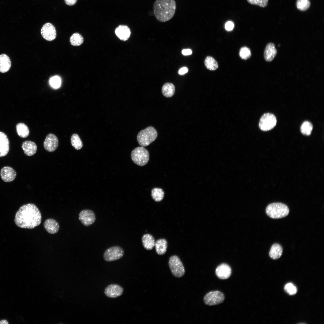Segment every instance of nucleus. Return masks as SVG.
<instances>
[{"label": "nucleus", "mask_w": 324, "mask_h": 324, "mask_svg": "<svg viewBox=\"0 0 324 324\" xmlns=\"http://www.w3.org/2000/svg\"><path fill=\"white\" fill-rule=\"evenodd\" d=\"M41 220L38 208L34 204L28 203L20 207L15 214L14 222L20 228L32 229L39 226Z\"/></svg>", "instance_id": "f257e3e1"}, {"label": "nucleus", "mask_w": 324, "mask_h": 324, "mask_svg": "<svg viewBox=\"0 0 324 324\" xmlns=\"http://www.w3.org/2000/svg\"><path fill=\"white\" fill-rule=\"evenodd\" d=\"M176 8L175 0H156L153 4L154 15L161 22L167 21L173 16Z\"/></svg>", "instance_id": "f03ea898"}, {"label": "nucleus", "mask_w": 324, "mask_h": 324, "mask_svg": "<svg viewBox=\"0 0 324 324\" xmlns=\"http://www.w3.org/2000/svg\"><path fill=\"white\" fill-rule=\"evenodd\" d=\"M266 213L271 218L278 219L287 216L289 213V210L286 205L280 202H275L267 206Z\"/></svg>", "instance_id": "7ed1b4c3"}, {"label": "nucleus", "mask_w": 324, "mask_h": 324, "mask_svg": "<svg viewBox=\"0 0 324 324\" xmlns=\"http://www.w3.org/2000/svg\"><path fill=\"white\" fill-rule=\"evenodd\" d=\"M157 136L158 133L155 128L149 126L139 132L137 136V140L140 146L145 147L154 141Z\"/></svg>", "instance_id": "20e7f679"}, {"label": "nucleus", "mask_w": 324, "mask_h": 324, "mask_svg": "<svg viewBox=\"0 0 324 324\" xmlns=\"http://www.w3.org/2000/svg\"><path fill=\"white\" fill-rule=\"evenodd\" d=\"M131 158L134 163L138 166H143L148 162L149 154L148 151L143 147H138L132 151Z\"/></svg>", "instance_id": "39448f33"}, {"label": "nucleus", "mask_w": 324, "mask_h": 324, "mask_svg": "<svg viewBox=\"0 0 324 324\" xmlns=\"http://www.w3.org/2000/svg\"><path fill=\"white\" fill-rule=\"evenodd\" d=\"M169 265L172 274L175 277L179 278L184 274L185 269L184 266L177 256L173 255L170 257Z\"/></svg>", "instance_id": "423d86ee"}, {"label": "nucleus", "mask_w": 324, "mask_h": 324, "mask_svg": "<svg viewBox=\"0 0 324 324\" xmlns=\"http://www.w3.org/2000/svg\"><path fill=\"white\" fill-rule=\"evenodd\" d=\"M277 119L275 116L270 113H266L261 118L259 126L261 130L267 131L272 129L276 125Z\"/></svg>", "instance_id": "0eeeda50"}, {"label": "nucleus", "mask_w": 324, "mask_h": 324, "mask_svg": "<svg viewBox=\"0 0 324 324\" xmlns=\"http://www.w3.org/2000/svg\"><path fill=\"white\" fill-rule=\"evenodd\" d=\"M225 299L224 294L219 291H212L208 293L204 298L205 304L212 306L222 303Z\"/></svg>", "instance_id": "6e6552de"}, {"label": "nucleus", "mask_w": 324, "mask_h": 324, "mask_svg": "<svg viewBox=\"0 0 324 324\" xmlns=\"http://www.w3.org/2000/svg\"><path fill=\"white\" fill-rule=\"evenodd\" d=\"M124 250L121 247L115 246L107 249L104 252L103 257L107 262L114 261L121 258L124 255Z\"/></svg>", "instance_id": "1a4fd4ad"}, {"label": "nucleus", "mask_w": 324, "mask_h": 324, "mask_svg": "<svg viewBox=\"0 0 324 324\" xmlns=\"http://www.w3.org/2000/svg\"><path fill=\"white\" fill-rule=\"evenodd\" d=\"M40 32L43 37L48 41H52L56 37V32L55 28L50 23L45 24L41 28Z\"/></svg>", "instance_id": "9d476101"}, {"label": "nucleus", "mask_w": 324, "mask_h": 324, "mask_svg": "<svg viewBox=\"0 0 324 324\" xmlns=\"http://www.w3.org/2000/svg\"><path fill=\"white\" fill-rule=\"evenodd\" d=\"M79 218L82 224L86 226L92 224L96 220L94 213L89 209L82 211L79 214Z\"/></svg>", "instance_id": "9b49d317"}, {"label": "nucleus", "mask_w": 324, "mask_h": 324, "mask_svg": "<svg viewBox=\"0 0 324 324\" xmlns=\"http://www.w3.org/2000/svg\"><path fill=\"white\" fill-rule=\"evenodd\" d=\"M58 141L57 137L54 134L50 133L46 136L44 142L45 149L49 152H53L57 148Z\"/></svg>", "instance_id": "f8f14e48"}, {"label": "nucleus", "mask_w": 324, "mask_h": 324, "mask_svg": "<svg viewBox=\"0 0 324 324\" xmlns=\"http://www.w3.org/2000/svg\"><path fill=\"white\" fill-rule=\"evenodd\" d=\"M123 292V289L120 286L117 284H111L108 285L105 289L104 294L107 297L115 298L121 296Z\"/></svg>", "instance_id": "ddd939ff"}, {"label": "nucleus", "mask_w": 324, "mask_h": 324, "mask_svg": "<svg viewBox=\"0 0 324 324\" xmlns=\"http://www.w3.org/2000/svg\"><path fill=\"white\" fill-rule=\"evenodd\" d=\"M232 270L230 266L226 263H222L218 266L215 270L216 276L220 279L225 280L231 276Z\"/></svg>", "instance_id": "4468645a"}, {"label": "nucleus", "mask_w": 324, "mask_h": 324, "mask_svg": "<svg viewBox=\"0 0 324 324\" xmlns=\"http://www.w3.org/2000/svg\"><path fill=\"white\" fill-rule=\"evenodd\" d=\"M16 171L12 168L8 166L3 167L0 171L2 179L5 182H10L13 181L16 177Z\"/></svg>", "instance_id": "2eb2a0df"}, {"label": "nucleus", "mask_w": 324, "mask_h": 324, "mask_svg": "<svg viewBox=\"0 0 324 324\" xmlns=\"http://www.w3.org/2000/svg\"><path fill=\"white\" fill-rule=\"evenodd\" d=\"M9 150V142L7 135L0 131V157L6 155Z\"/></svg>", "instance_id": "dca6fc26"}, {"label": "nucleus", "mask_w": 324, "mask_h": 324, "mask_svg": "<svg viewBox=\"0 0 324 324\" xmlns=\"http://www.w3.org/2000/svg\"><path fill=\"white\" fill-rule=\"evenodd\" d=\"M116 36L121 40L125 41L129 38L131 32L129 28L126 25H120L115 30Z\"/></svg>", "instance_id": "f3484780"}, {"label": "nucleus", "mask_w": 324, "mask_h": 324, "mask_svg": "<svg viewBox=\"0 0 324 324\" xmlns=\"http://www.w3.org/2000/svg\"><path fill=\"white\" fill-rule=\"evenodd\" d=\"M277 53V50L274 44L271 43H268L266 46L264 53L265 60L268 62L272 61L276 56Z\"/></svg>", "instance_id": "a211bd4d"}, {"label": "nucleus", "mask_w": 324, "mask_h": 324, "mask_svg": "<svg viewBox=\"0 0 324 324\" xmlns=\"http://www.w3.org/2000/svg\"><path fill=\"white\" fill-rule=\"evenodd\" d=\"M22 148L25 154L28 156H31L34 154L37 148V145L34 142L28 140L22 143Z\"/></svg>", "instance_id": "6ab92c4d"}, {"label": "nucleus", "mask_w": 324, "mask_h": 324, "mask_svg": "<svg viewBox=\"0 0 324 324\" xmlns=\"http://www.w3.org/2000/svg\"><path fill=\"white\" fill-rule=\"evenodd\" d=\"M44 227L46 230L51 234H54L57 233L59 228L58 222L52 218L48 219L45 221Z\"/></svg>", "instance_id": "aec40b11"}, {"label": "nucleus", "mask_w": 324, "mask_h": 324, "mask_svg": "<svg viewBox=\"0 0 324 324\" xmlns=\"http://www.w3.org/2000/svg\"><path fill=\"white\" fill-rule=\"evenodd\" d=\"M11 66V62L9 57L6 54L0 55V72L4 73L8 71Z\"/></svg>", "instance_id": "412c9836"}, {"label": "nucleus", "mask_w": 324, "mask_h": 324, "mask_svg": "<svg viewBox=\"0 0 324 324\" xmlns=\"http://www.w3.org/2000/svg\"><path fill=\"white\" fill-rule=\"evenodd\" d=\"M283 253V248L279 244L275 243L273 244L270 249L269 256L272 259L276 260L279 258Z\"/></svg>", "instance_id": "4be33fe9"}, {"label": "nucleus", "mask_w": 324, "mask_h": 324, "mask_svg": "<svg viewBox=\"0 0 324 324\" xmlns=\"http://www.w3.org/2000/svg\"><path fill=\"white\" fill-rule=\"evenodd\" d=\"M142 242L144 247L146 250H152L154 246L155 242L153 237L148 234H144L142 238Z\"/></svg>", "instance_id": "5701e85b"}, {"label": "nucleus", "mask_w": 324, "mask_h": 324, "mask_svg": "<svg viewBox=\"0 0 324 324\" xmlns=\"http://www.w3.org/2000/svg\"><path fill=\"white\" fill-rule=\"evenodd\" d=\"M154 246L157 253L160 255H163L166 251L167 242L164 239H160L155 242Z\"/></svg>", "instance_id": "b1692460"}, {"label": "nucleus", "mask_w": 324, "mask_h": 324, "mask_svg": "<svg viewBox=\"0 0 324 324\" xmlns=\"http://www.w3.org/2000/svg\"><path fill=\"white\" fill-rule=\"evenodd\" d=\"M162 92L163 95L166 97L170 98L172 97L175 92L174 85L169 82L164 84L162 87Z\"/></svg>", "instance_id": "393cba45"}, {"label": "nucleus", "mask_w": 324, "mask_h": 324, "mask_svg": "<svg viewBox=\"0 0 324 324\" xmlns=\"http://www.w3.org/2000/svg\"><path fill=\"white\" fill-rule=\"evenodd\" d=\"M204 64L206 68L210 70H215L218 68V64L217 61L213 57L210 56L206 58Z\"/></svg>", "instance_id": "a878e982"}, {"label": "nucleus", "mask_w": 324, "mask_h": 324, "mask_svg": "<svg viewBox=\"0 0 324 324\" xmlns=\"http://www.w3.org/2000/svg\"><path fill=\"white\" fill-rule=\"evenodd\" d=\"M16 130L18 135L23 138L27 137L29 134V131L27 126L23 123H20L16 125Z\"/></svg>", "instance_id": "bb28decb"}, {"label": "nucleus", "mask_w": 324, "mask_h": 324, "mask_svg": "<svg viewBox=\"0 0 324 324\" xmlns=\"http://www.w3.org/2000/svg\"><path fill=\"white\" fill-rule=\"evenodd\" d=\"M164 193L163 190L159 188H154L151 191L153 199L156 202H160L163 199Z\"/></svg>", "instance_id": "cd10ccee"}, {"label": "nucleus", "mask_w": 324, "mask_h": 324, "mask_svg": "<svg viewBox=\"0 0 324 324\" xmlns=\"http://www.w3.org/2000/svg\"><path fill=\"white\" fill-rule=\"evenodd\" d=\"M72 146L77 150L80 149L82 147L83 144L81 139L76 134H74L70 139Z\"/></svg>", "instance_id": "c85d7f7f"}, {"label": "nucleus", "mask_w": 324, "mask_h": 324, "mask_svg": "<svg viewBox=\"0 0 324 324\" xmlns=\"http://www.w3.org/2000/svg\"><path fill=\"white\" fill-rule=\"evenodd\" d=\"M71 44L73 46H79L83 42L82 36L78 33L73 34L70 37V40Z\"/></svg>", "instance_id": "c756f323"}, {"label": "nucleus", "mask_w": 324, "mask_h": 324, "mask_svg": "<svg viewBox=\"0 0 324 324\" xmlns=\"http://www.w3.org/2000/svg\"><path fill=\"white\" fill-rule=\"evenodd\" d=\"M313 126L311 123L308 121H305L302 124L300 130L303 135L309 136L311 133Z\"/></svg>", "instance_id": "7c9ffc66"}, {"label": "nucleus", "mask_w": 324, "mask_h": 324, "mask_svg": "<svg viewBox=\"0 0 324 324\" xmlns=\"http://www.w3.org/2000/svg\"><path fill=\"white\" fill-rule=\"evenodd\" d=\"M310 0H297L296 2L297 8L301 11L307 10L310 7Z\"/></svg>", "instance_id": "2f4dec72"}, {"label": "nucleus", "mask_w": 324, "mask_h": 324, "mask_svg": "<svg viewBox=\"0 0 324 324\" xmlns=\"http://www.w3.org/2000/svg\"><path fill=\"white\" fill-rule=\"evenodd\" d=\"M239 55L242 59L247 60L250 57L251 53L250 50L249 48L246 46H243L240 49Z\"/></svg>", "instance_id": "473e14b6"}, {"label": "nucleus", "mask_w": 324, "mask_h": 324, "mask_svg": "<svg viewBox=\"0 0 324 324\" xmlns=\"http://www.w3.org/2000/svg\"><path fill=\"white\" fill-rule=\"evenodd\" d=\"M285 291L290 295H294L297 292L296 287L291 283H288L286 284L284 287Z\"/></svg>", "instance_id": "72a5a7b5"}, {"label": "nucleus", "mask_w": 324, "mask_h": 324, "mask_svg": "<svg viewBox=\"0 0 324 324\" xmlns=\"http://www.w3.org/2000/svg\"><path fill=\"white\" fill-rule=\"evenodd\" d=\"M250 4L258 5L261 7H266L268 3V0H247Z\"/></svg>", "instance_id": "f704fd0d"}, {"label": "nucleus", "mask_w": 324, "mask_h": 324, "mask_svg": "<svg viewBox=\"0 0 324 324\" xmlns=\"http://www.w3.org/2000/svg\"><path fill=\"white\" fill-rule=\"evenodd\" d=\"M50 83L51 85L53 88H58L61 84V80L60 78L57 76L52 77L50 80Z\"/></svg>", "instance_id": "c9c22d12"}, {"label": "nucleus", "mask_w": 324, "mask_h": 324, "mask_svg": "<svg viewBox=\"0 0 324 324\" xmlns=\"http://www.w3.org/2000/svg\"><path fill=\"white\" fill-rule=\"evenodd\" d=\"M234 24L232 21H229L227 22L225 25V28L227 31L232 30L234 27Z\"/></svg>", "instance_id": "e433bc0d"}, {"label": "nucleus", "mask_w": 324, "mask_h": 324, "mask_svg": "<svg viewBox=\"0 0 324 324\" xmlns=\"http://www.w3.org/2000/svg\"><path fill=\"white\" fill-rule=\"evenodd\" d=\"M65 3L68 5L72 6L76 3L77 0H64Z\"/></svg>", "instance_id": "4c0bfd02"}, {"label": "nucleus", "mask_w": 324, "mask_h": 324, "mask_svg": "<svg viewBox=\"0 0 324 324\" xmlns=\"http://www.w3.org/2000/svg\"><path fill=\"white\" fill-rule=\"evenodd\" d=\"M182 53L184 56L189 55L192 53V51L190 49H184L182 51Z\"/></svg>", "instance_id": "58836bf2"}, {"label": "nucleus", "mask_w": 324, "mask_h": 324, "mask_svg": "<svg viewBox=\"0 0 324 324\" xmlns=\"http://www.w3.org/2000/svg\"><path fill=\"white\" fill-rule=\"evenodd\" d=\"M188 69L186 67H183L179 69L178 71V74L180 75H183L188 71Z\"/></svg>", "instance_id": "ea45409f"}, {"label": "nucleus", "mask_w": 324, "mask_h": 324, "mask_svg": "<svg viewBox=\"0 0 324 324\" xmlns=\"http://www.w3.org/2000/svg\"><path fill=\"white\" fill-rule=\"evenodd\" d=\"M8 322L5 320H3L0 321V324H8Z\"/></svg>", "instance_id": "a19ab883"}]
</instances>
